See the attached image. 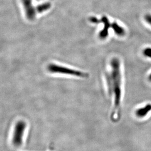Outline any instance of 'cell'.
Instances as JSON below:
<instances>
[{
    "instance_id": "obj_1",
    "label": "cell",
    "mask_w": 151,
    "mask_h": 151,
    "mask_svg": "<svg viewBox=\"0 0 151 151\" xmlns=\"http://www.w3.org/2000/svg\"><path fill=\"white\" fill-rule=\"evenodd\" d=\"M111 71L106 74V83L110 95H114V110L111 117L115 120L116 116L118 117L120 104L121 97V77L120 70L119 61L117 58H114L111 61Z\"/></svg>"
},
{
    "instance_id": "obj_2",
    "label": "cell",
    "mask_w": 151,
    "mask_h": 151,
    "mask_svg": "<svg viewBox=\"0 0 151 151\" xmlns=\"http://www.w3.org/2000/svg\"><path fill=\"white\" fill-rule=\"evenodd\" d=\"M27 126L26 121L24 120H19L15 123L11 138L12 144L14 147L19 148L23 145Z\"/></svg>"
},
{
    "instance_id": "obj_3",
    "label": "cell",
    "mask_w": 151,
    "mask_h": 151,
    "mask_svg": "<svg viewBox=\"0 0 151 151\" xmlns=\"http://www.w3.org/2000/svg\"><path fill=\"white\" fill-rule=\"evenodd\" d=\"M47 70L51 73L59 74L65 76H70L81 78H86L88 77V74L83 71L73 68L66 67L64 66L55 64H50L47 68Z\"/></svg>"
},
{
    "instance_id": "obj_4",
    "label": "cell",
    "mask_w": 151,
    "mask_h": 151,
    "mask_svg": "<svg viewBox=\"0 0 151 151\" xmlns=\"http://www.w3.org/2000/svg\"><path fill=\"white\" fill-rule=\"evenodd\" d=\"M24 6L26 17L27 19L32 21L35 18L36 10L32 3V0H22Z\"/></svg>"
},
{
    "instance_id": "obj_5",
    "label": "cell",
    "mask_w": 151,
    "mask_h": 151,
    "mask_svg": "<svg viewBox=\"0 0 151 151\" xmlns=\"http://www.w3.org/2000/svg\"><path fill=\"white\" fill-rule=\"evenodd\" d=\"M100 22L103 23L104 28L99 32V36L101 39H105L108 36L109 29L110 27H111V24H110L108 18L106 16L102 17L100 20Z\"/></svg>"
},
{
    "instance_id": "obj_6",
    "label": "cell",
    "mask_w": 151,
    "mask_h": 151,
    "mask_svg": "<svg viewBox=\"0 0 151 151\" xmlns=\"http://www.w3.org/2000/svg\"><path fill=\"white\" fill-rule=\"evenodd\" d=\"M151 111V104H147L145 107H143L136 111V115L139 117H143Z\"/></svg>"
},
{
    "instance_id": "obj_7",
    "label": "cell",
    "mask_w": 151,
    "mask_h": 151,
    "mask_svg": "<svg viewBox=\"0 0 151 151\" xmlns=\"http://www.w3.org/2000/svg\"><path fill=\"white\" fill-rule=\"evenodd\" d=\"M111 27L117 35L120 36H123L125 33L124 29L122 27H121V26H120L119 24H117L116 22H114L111 24Z\"/></svg>"
},
{
    "instance_id": "obj_8",
    "label": "cell",
    "mask_w": 151,
    "mask_h": 151,
    "mask_svg": "<svg viewBox=\"0 0 151 151\" xmlns=\"http://www.w3.org/2000/svg\"><path fill=\"white\" fill-rule=\"evenodd\" d=\"M51 4L50 3H45L42 4L38 5L36 7V10L37 13H41L43 12L49 10L51 7Z\"/></svg>"
},
{
    "instance_id": "obj_9",
    "label": "cell",
    "mask_w": 151,
    "mask_h": 151,
    "mask_svg": "<svg viewBox=\"0 0 151 151\" xmlns=\"http://www.w3.org/2000/svg\"><path fill=\"white\" fill-rule=\"evenodd\" d=\"M143 54L147 57H151V48H146L143 51Z\"/></svg>"
},
{
    "instance_id": "obj_10",
    "label": "cell",
    "mask_w": 151,
    "mask_h": 151,
    "mask_svg": "<svg viewBox=\"0 0 151 151\" xmlns=\"http://www.w3.org/2000/svg\"><path fill=\"white\" fill-rule=\"evenodd\" d=\"M89 20L91 23H94V24H98L100 22V20H99L95 17H91L89 18Z\"/></svg>"
},
{
    "instance_id": "obj_11",
    "label": "cell",
    "mask_w": 151,
    "mask_h": 151,
    "mask_svg": "<svg viewBox=\"0 0 151 151\" xmlns=\"http://www.w3.org/2000/svg\"><path fill=\"white\" fill-rule=\"evenodd\" d=\"M145 20L147 22V23H148L149 24H150L151 26V15L148 14L146 15Z\"/></svg>"
},
{
    "instance_id": "obj_12",
    "label": "cell",
    "mask_w": 151,
    "mask_h": 151,
    "mask_svg": "<svg viewBox=\"0 0 151 151\" xmlns=\"http://www.w3.org/2000/svg\"><path fill=\"white\" fill-rule=\"evenodd\" d=\"M149 79H150V81H151V74H150V76H149Z\"/></svg>"
}]
</instances>
